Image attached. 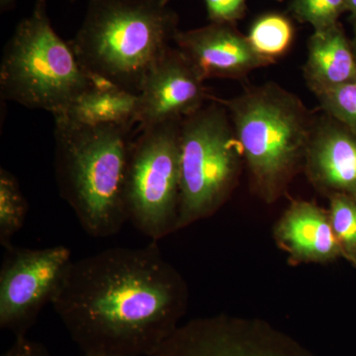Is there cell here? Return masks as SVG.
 <instances>
[{
  "instance_id": "cell-1",
  "label": "cell",
  "mask_w": 356,
  "mask_h": 356,
  "mask_svg": "<svg viewBox=\"0 0 356 356\" xmlns=\"http://www.w3.org/2000/svg\"><path fill=\"white\" fill-rule=\"evenodd\" d=\"M187 299L153 242L72 261L51 304L83 355L151 356L179 327Z\"/></svg>"
},
{
  "instance_id": "cell-2",
  "label": "cell",
  "mask_w": 356,
  "mask_h": 356,
  "mask_svg": "<svg viewBox=\"0 0 356 356\" xmlns=\"http://www.w3.org/2000/svg\"><path fill=\"white\" fill-rule=\"evenodd\" d=\"M55 172L60 196L92 238L116 235L128 222L126 178L132 127L83 125L55 118Z\"/></svg>"
},
{
  "instance_id": "cell-3",
  "label": "cell",
  "mask_w": 356,
  "mask_h": 356,
  "mask_svg": "<svg viewBox=\"0 0 356 356\" xmlns=\"http://www.w3.org/2000/svg\"><path fill=\"white\" fill-rule=\"evenodd\" d=\"M227 109L247 165L250 191L277 202L303 172L316 115L280 84L250 86L228 99L210 95Z\"/></svg>"
},
{
  "instance_id": "cell-4",
  "label": "cell",
  "mask_w": 356,
  "mask_h": 356,
  "mask_svg": "<svg viewBox=\"0 0 356 356\" xmlns=\"http://www.w3.org/2000/svg\"><path fill=\"white\" fill-rule=\"evenodd\" d=\"M170 0H89L70 42L90 76L139 95L145 79L175 42L178 15Z\"/></svg>"
},
{
  "instance_id": "cell-5",
  "label": "cell",
  "mask_w": 356,
  "mask_h": 356,
  "mask_svg": "<svg viewBox=\"0 0 356 356\" xmlns=\"http://www.w3.org/2000/svg\"><path fill=\"white\" fill-rule=\"evenodd\" d=\"M92 83L70 42L51 26L46 0L16 26L0 65L2 98L30 109L64 113Z\"/></svg>"
},
{
  "instance_id": "cell-6",
  "label": "cell",
  "mask_w": 356,
  "mask_h": 356,
  "mask_svg": "<svg viewBox=\"0 0 356 356\" xmlns=\"http://www.w3.org/2000/svg\"><path fill=\"white\" fill-rule=\"evenodd\" d=\"M209 100L182 120L177 231L214 215L235 191L242 172V151L228 111Z\"/></svg>"
},
{
  "instance_id": "cell-7",
  "label": "cell",
  "mask_w": 356,
  "mask_h": 356,
  "mask_svg": "<svg viewBox=\"0 0 356 356\" xmlns=\"http://www.w3.org/2000/svg\"><path fill=\"white\" fill-rule=\"evenodd\" d=\"M182 120L144 129L134 140L127 178L128 221L153 242L177 232Z\"/></svg>"
},
{
  "instance_id": "cell-8",
  "label": "cell",
  "mask_w": 356,
  "mask_h": 356,
  "mask_svg": "<svg viewBox=\"0 0 356 356\" xmlns=\"http://www.w3.org/2000/svg\"><path fill=\"white\" fill-rule=\"evenodd\" d=\"M151 356H318L266 321L218 315L179 325Z\"/></svg>"
},
{
  "instance_id": "cell-9",
  "label": "cell",
  "mask_w": 356,
  "mask_h": 356,
  "mask_svg": "<svg viewBox=\"0 0 356 356\" xmlns=\"http://www.w3.org/2000/svg\"><path fill=\"white\" fill-rule=\"evenodd\" d=\"M72 262L64 245L6 248L0 268V327L26 337L40 312L51 303Z\"/></svg>"
},
{
  "instance_id": "cell-10",
  "label": "cell",
  "mask_w": 356,
  "mask_h": 356,
  "mask_svg": "<svg viewBox=\"0 0 356 356\" xmlns=\"http://www.w3.org/2000/svg\"><path fill=\"white\" fill-rule=\"evenodd\" d=\"M138 95L137 123L140 130L184 120L202 108L210 96L202 77L184 54L172 47L147 74Z\"/></svg>"
},
{
  "instance_id": "cell-11",
  "label": "cell",
  "mask_w": 356,
  "mask_h": 356,
  "mask_svg": "<svg viewBox=\"0 0 356 356\" xmlns=\"http://www.w3.org/2000/svg\"><path fill=\"white\" fill-rule=\"evenodd\" d=\"M175 43L204 81L215 77L243 79L255 70L273 65L254 51L236 24L229 23L179 30Z\"/></svg>"
},
{
  "instance_id": "cell-12",
  "label": "cell",
  "mask_w": 356,
  "mask_h": 356,
  "mask_svg": "<svg viewBox=\"0 0 356 356\" xmlns=\"http://www.w3.org/2000/svg\"><path fill=\"white\" fill-rule=\"evenodd\" d=\"M303 172L312 186L327 199H356V130L329 115L316 116Z\"/></svg>"
},
{
  "instance_id": "cell-13",
  "label": "cell",
  "mask_w": 356,
  "mask_h": 356,
  "mask_svg": "<svg viewBox=\"0 0 356 356\" xmlns=\"http://www.w3.org/2000/svg\"><path fill=\"white\" fill-rule=\"evenodd\" d=\"M273 238L291 266L327 264L343 259L329 210L315 201L293 200L274 225Z\"/></svg>"
},
{
  "instance_id": "cell-14",
  "label": "cell",
  "mask_w": 356,
  "mask_h": 356,
  "mask_svg": "<svg viewBox=\"0 0 356 356\" xmlns=\"http://www.w3.org/2000/svg\"><path fill=\"white\" fill-rule=\"evenodd\" d=\"M303 74L314 95L356 81V56L341 23L311 35Z\"/></svg>"
},
{
  "instance_id": "cell-15",
  "label": "cell",
  "mask_w": 356,
  "mask_h": 356,
  "mask_svg": "<svg viewBox=\"0 0 356 356\" xmlns=\"http://www.w3.org/2000/svg\"><path fill=\"white\" fill-rule=\"evenodd\" d=\"M92 76V83L70 105L62 118L83 125H120L132 127L137 123L139 95Z\"/></svg>"
},
{
  "instance_id": "cell-16",
  "label": "cell",
  "mask_w": 356,
  "mask_h": 356,
  "mask_svg": "<svg viewBox=\"0 0 356 356\" xmlns=\"http://www.w3.org/2000/svg\"><path fill=\"white\" fill-rule=\"evenodd\" d=\"M247 36L254 51L274 64L291 49L295 28L286 14L267 13L254 21Z\"/></svg>"
},
{
  "instance_id": "cell-17",
  "label": "cell",
  "mask_w": 356,
  "mask_h": 356,
  "mask_svg": "<svg viewBox=\"0 0 356 356\" xmlns=\"http://www.w3.org/2000/svg\"><path fill=\"white\" fill-rule=\"evenodd\" d=\"M27 200L15 175L4 168L0 170V243L13 247V236L24 226L28 214Z\"/></svg>"
},
{
  "instance_id": "cell-18",
  "label": "cell",
  "mask_w": 356,
  "mask_h": 356,
  "mask_svg": "<svg viewBox=\"0 0 356 356\" xmlns=\"http://www.w3.org/2000/svg\"><path fill=\"white\" fill-rule=\"evenodd\" d=\"M327 210L341 257L356 268V199L346 195L332 196Z\"/></svg>"
},
{
  "instance_id": "cell-19",
  "label": "cell",
  "mask_w": 356,
  "mask_h": 356,
  "mask_svg": "<svg viewBox=\"0 0 356 356\" xmlns=\"http://www.w3.org/2000/svg\"><path fill=\"white\" fill-rule=\"evenodd\" d=\"M289 13L299 22L323 31L339 23V17L346 13V0H292Z\"/></svg>"
},
{
  "instance_id": "cell-20",
  "label": "cell",
  "mask_w": 356,
  "mask_h": 356,
  "mask_svg": "<svg viewBox=\"0 0 356 356\" xmlns=\"http://www.w3.org/2000/svg\"><path fill=\"white\" fill-rule=\"evenodd\" d=\"M315 96L323 113L356 130V81Z\"/></svg>"
},
{
  "instance_id": "cell-21",
  "label": "cell",
  "mask_w": 356,
  "mask_h": 356,
  "mask_svg": "<svg viewBox=\"0 0 356 356\" xmlns=\"http://www.w3.org/2000/svg\"><path fill=\"white\" fill-rule=\"evenodd\" d=\"M211 23L236 24L247 10V0H204Z\"/></svg>"
},
{
  "instance_id": "cell-22",
  "label": "cell",
  "mask_w": 356,
  "mask_h": 356,
  "mask_svg": "<svg viewBox=\"0 0 356 356\" xmlns=\"http://www.w3.org/2000/svg\"><path fill=\"white\" fill-rule=\"evenodd\" d=\"M2 356H51L44 346L27 337H16L15 341Z\"/></svg>"
},
{
  "instance_id": "cell-23",
  "label": "cell",
  "mask_w": 356,
  "mask_h": 356,
  "mask_svg": "<svg viewBox=\"0 0 356 356\" xmlns=\"http://www.w3.org/2000/svg\"><path fill=\"white\" fill-rule=\"evenodd\" d=\"M16 0H0V9L1 13L10 10L15 6Z\"/></svg>"
},
{
  "instance_id": "cell-24",
  "label": "cell",
  "mask_w": 356,
  "mask_h": 356,
  "mask_svg": "<svg viewBox=\"0 0 356 356\" xmlns=\"http://www.w3.org/2000/svg\"><path fill=\"white\" fill-rule=\"evenodd\" d=\"M346 13L350 14V18H356V0H346Z\"/></svg>"
},
{
  "instance_id": "cell-25",
  "label": "cell",
  "mask_w": 356,
  "mask_h": 356,
  "mask_svg": "<svg viewBox=\"0 0 356 356\" xmlns=\"http://www.w3.org/2000/svg\"><path fill=\"white\" fill-rule=\"evenodd\" d=\"M351 24H353V38L350 39L351 44H353V51L356 56V18H350Z\"/></svg>"
},
{
  "instance_id": "cell-26",
  "label": "cell",
  "mask_w": 356,
  "mask_h": 356,
  "mask_svg": "<svg viewBox=\"0 0 356 356\" xmlns=\"http://www.w3.org/2000/svg\"><path fill=\"white\" fill-rule=\"evenodd\" d=\"M277 1H282V0H277Z\"/></svg>"
},
{
  "instance_id": "cell-27",
  "label": "cell",
  "mask_w": 356,
  "mask_h": 356,
  "mask_svg": "<svg viewBox=\"0 0 356 356\" xmlns=\"http://www.w3.org/2000/svg\"><path fill=\"white\" fill-rule=\"evenodd\" d=\"M83 356H88V355H83Z\"/></svg>"
}]
</instances>
